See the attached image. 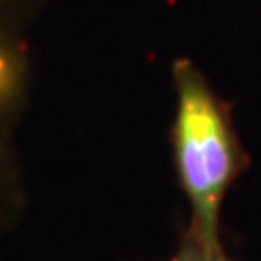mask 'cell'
<instances>
[{"instance_id": "7a4b0ae2", "label": "cell", "mask_w": 261, "mask_h": 261, "mask_svg": "<svg viewBox=\"0 0 261 261\" xmlns=\"http://www.w3.org/2000/svg\"><path fill=\"white\" fill-rule=\"evenodd\" d=\"M174 261H234L230 259L223 248H207L192 230H188L180 253Z\"/></svg>"}, {"instance_id": "6da1fadb", "label": "cell", "mask_w": 261, "mask_h": 261, "mask_svg": "<svg viewBox=\"0 0 261 261\" xmlns=\"http://www.w3.org/2000/svg\"><path fill=\"white\" fill-rule=\"evenodd\" d=\"M178 93L174 149L180 182L192 203V226L207 248H223L219 238L221 203L244 168L228 109L205 77L188 60L174 66Z\"/></svg>"}]
</instances>
